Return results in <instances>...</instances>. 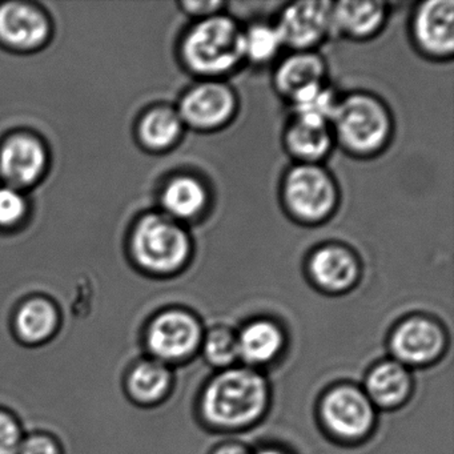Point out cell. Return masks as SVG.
<instances>
[{"mask_svg":"<svg viewBox=\"0 0 454 454\" xmlns=\"http://www.w3.org/2000/svg\"><path fill=\"white\" fill-rule=\"evenodd\" d=\"M270 400L267 381L248 368L225 369L209 381L201 395L204 419L220 429H241L256 422Z\"/></svg>","mask_w":454,"mask_h":454,"instance_id":"6da1fadb","label":"cell"},{"mask_svg":"<svg viewBox=\"0 0 454 454\" xmlns=\"http://www.w3.org/2000/svg\"><path fill=\"white\" fill-rule=\"evenodd\" d=\"M243 28L225 12L196 20L185 33L180 54L188 71L200 79H220L244 63Z\"/></svg>","mask_w":454,"mask_h":454,"instance_id":"7a4b0ae2","label":"cell"},{"mask_svg":"<svg viewBox=\"0 0 454 454\" xmlns=\"http://www.w3.org/2000/svg\"><path fill=\"white\" fill-rule=\"evenodd\" d=\"M334 142L355 158L380 155L393 137L389 107L376 95L356 91L337 99L331 118Z\"/></svg>","mask_w":454,"mask_h":454,"instance_id":"3957f363","label":"cell"},{"mask_svg":"<svg viewBox=\"0 0 454 454\" xmlns=\"http://www.w3.org/2000/svg\"><path fill=\"white\" fill-rule=\"evenodd\" d=\"M280 196L286 214L304 225L328 222L340 203L339 185L323 164L289 167L281 182Z\"/></svg>","mask_w":454,"mask_h":454,"instance_id":"277c9868","label":"cell"},{"mask_svg":"<svg viewBox=\"0 0 454 454\" xmlns=\"http://www.w3.org/2000/svg\"><path fill=\"white\" fill-rule=\"evenodd\" d=\"M132 249L145 270L175 273L190 262L193 241L182 223L164 214L148 215L135 231Z\"/></svg>","mask_w":454,"mask_h":454,"instance_id":"5b68a950","label":"cell"},{"mask_svg":"<svg viewBox=\"0 0 454 454\" xmlns=\"http://www.w3.org/2000/svg\"><path fill=\"white\" fill-rule=\"evenodd\" d=\"M176 111L184 126L195 131H219L235 119L238 95L227 82L200 79L184 92Z\"/></svg>","mask_w":454,"mask_h":454,"instance_id":"8992f818","label":"cell"},{"mask_svg":"<svg viewBox=\"0 0 454 454\" xmlns=\"http://www.w3.org/2000/svg\"><path fill=\"white\" fill-rule=\"evenodd\" d=\"M333 2H296L281 10L276 28L284 49L291 51H316L333 34Z\"/></svg>","mask_w":454,"mask_h":454,"instance_id":"52a82bcc","label":"cell"},{"mask_svg":"<svg viewBox=\"0 0 454 454\" xmlns=\"http://www.w3.org/2000/svg\"><path fill=\"white\" fill-rule=\"evenodd\" d=\"M321 419L326 429L342 440H360L374 425V405L365 392L352 385L329 390L321 403Z\"/></svg>","mask_w":454,"mask_h":454,"instance_id":"ba28073f","label":"cell"},{"mask_svg":"<svg viewBox=\"0 0 454 454\" xmlns=\"http://www.w3.org/2000/svg\"><path fill=\"white\" fill-rule=\"evenodd\" d=\"M411 36L419 54L450 60L454 54V2L427 0L411 12Z\"/></svg>","mask_w":454,"mask_h":454,"instance_id":"9c48e42d","label":"cell"},{"mask_svg":"<svg viewBox=\"0 0 454 454\" xmlns=\"http://www.w3.org/2000/svg\"><path fill=\"white\" fill-rule=\"evenodd\" d=\"M147 342L151 352L164 363L185 360L203 342V328L187 310H166L151 324Z\"/></svg>","mask_w":454,"mask_h":454,"instance_id":"30bf717a","label":"cell"},{"mask_svg":"<svg viewBox=\"0 0 454 454\" xmlns=\"http://www.w3.org/2000/svg\"><path fill=\"white\" fill-rule=\"evenodd\" d=\"M445 342L440 324L425 316H413L395 326L390 336V349L403 365L421 366L437 360Z\"/></svg>","mask_w":454,"mask_h":454,"instance_id":"8fae6325","label":"cell"},{"mask_svg":"<svg viewBox=\"0 0 454 454\" xmlns=\"http://www.w3.org/2000/svg\"><path fill=\"white\" fill-rule=\"evenodd\" d=\"M307 273L316 288L344 294L360 280L361 262L356 252L344 244H323L308 254Z\"/></svg>","mask_w":454,"mask_h":454,"instance_id":"7c38bea8","label":"cell"},{"mask_svg":"<svg viewBox=\"0 0 454 454\" xmlns=\"http://www.w3.org/2000/svg\"><path fill=\"white\" fill-rule=\"evenodd\" d=\"M283 142L294 163L305 164H323L336 145L331 121L294 114L284 129Z\"/></svg>","mask_w":454,"mask_h":454,"instance_id":"4fadbf2b","label":"cell"},{"mask_svg":"<svg viewBox=\"0 0 454 454\" xmlns=\"http://www.w3.org/2000/svg\"><path fill=\"white\" fill-rule=\"evenodd\" d=\"M326 78L328 66L317 51H292L276 66L273 86L289 103L304 92L328 83Z\"/></svg>","mask_w":454,"mask_h":454,"instance_id":"5bb4252c","label":"cell"},{"mask_svg":"<svg viewBox=\"0 0 454 454\" xmlns=\"http://www.w3.org/2000/svg\"><path fill=\"white\" fill-rule=\"evenodd\" d=\"M390 6L384 2L344 0L332 4L333 33L364 42L381 33L389 20Z\"/></svg>","mask_w":454,"mask_h":454,"instance_id":"9a60e30c","label":"cell"},{"mask_svg":"<svg viewBox=\"0 0 454 454\" xmlns=\"http://www.w3.org/2000/svg\"><path fill=\"white\" fill-rule=\"evenodd\" d=\"M164 215L185 224L201 219L211 206L208 184L192 174L176 175L161 193Z\"/></svg>","mask_w":454,"mask_h":454,"instance_id":"2e32d148","label":"cell"},{"mask_svg":"<svg viewBox=\"0 0 454 454\" xmlns=\"http://www.w3.org/2000/svg\"><path fill=\"white\" fill-rule=\"evenodd\" d=\"M46 164V153L41 143L33 137H12L0 153V168L12 184L27 185L41 176Z\"/></svg>","mask_w":454,"mask_h":454,"instance_id":"e0dca14e","label":"cell"},{"mask_svg":"<svg viewBox=\"0 0 454 454\" xmlns=\"http://www.w3.org/2000/svg\"><path fill=\"white\" fill-rule=\"evenodd\" d=\"M49 26L43 15L20 4L0 7V39L15 47L31 49L46 41Z\"/></svg>","mask_w":454,"mask_h":454,"instance_id":"ac0fdd59","label":"cell"},{"mask_svg":"<svg viewBox=\"0 0 454 454\" xmlns=\"http://www.w3.org/2000/svg\"><path fill=\"white\" fill-rule=\"evenodd\" d=\"M366 395L373 405L390 409L408 400L411 376L408 368L395 360L377 364L366 377Z\"/></svg>","mask_w":454,"mask_h":454,"instance_id":"d6986e66","label":"cell"},{"mask_svg":"<svg viewBox=\"0 0 454 454\" xmlns=\"http://www.w3.org/2000/svg\"><path fill=\"white\" fill-rule=\"evenodd\" d=\"M238 341L239 357L251 365L272 363L286 344L283 329L268 318H257L247 324L238 334Z\"/></svg>","mask_w":454,"mask_h":454,"instance_id":"ffe728a7","label":"cell"},{"mask_svg":"<svg viewBox=\"0 0 454 454\" xmlns=\"http://www.w3.org/2000/svg\"><path fill=\"white\" fill-rule=\"evenodd\" d=\"M244 62L267 66L278 59L284 50L280 34L275 23L254 22L243 28Z\"/></svg>","mask_w":454,"mask_h":454,"instance_id":"44dd1931","label":"cell"},{"mask_svg":"<svg viewBox=\"0 0 454 454\" xmlns=\"http://www.w3.org/2000/svg\"><path fill=\"white\" fill-rule=\"evenodd\" d=\"M184 123L176 110L159 107L151 111L142 121L140 135L151 150L164 151L174 147L184 131Z\"/></svg>","mask_w":454,"mask_h":454,"instance_id":"7402d4cb","label":"cell"},{"mask_svg":"<svg viewBox=\"0 0 454 454\" xmlns=\"http://www.w3.org/2000/svg\"><path fill=\"white\" fill-rule=\"evenodd\" d=\"M169 385L171 373L161 361H143L129 374V392L140 403H151L160 400Z\"/></svg>","mask_w":454,"mask_h":454,"instance_id":"603a6c76","label":"cell"},{"mask_svg":"<svg viewBox=\"0 0 454 454\" xmlns=\"http://www.w3.org/2000/svg\"><path fill=\"white\" fill-rule=\"evenodd\" d=\"M57 324V310L46 300H31L17 316L18 333L27 342H42L49 339Z\"/></svg>","mask_w":454,"mask_h":454,"instance_id":"cb8c5ba5","label":"cell"},{"mask_svg":"<svg viewBox=\"0 0 454 454\" xmlns=\"http://www.w3.org/2000/svg\"><path fill=\"white\" fill-rule=\"evenodd\" d=\"M203 349L209 364L225 368L239 358L238 334L225 326H217L203 339Z\"/></svg>","mask_w":454,"mask_h":454,"instance_id":"d4e9b609","label":"cell"},{"mask_svg":"<svg viewBox=\"0 0 454 454\" xmlns=\"http://www.w3.org/2000/svg\"><path fill=\"white\" fill-rule=\"evenodd\" d=\"M26 212V201L17 190L0 188V225H12L22 219Z\"/></svg>","mask_w":454,"mask_h":454,"instance_id":"484cf974","label":"cell"},{"mask_svg":"<svg viewBox=\"0 0 454 454\" xmlns=\"http://www.w3.org/2000/svg\"><path fill=\"white\" fill-rule=\"evenodd\" d=\"M22 445V435L17 422L0 411V454H18Z\"/></svg>","mask_w":454,"mask_h":454,"instance_id":"4316f807","label":"cell"},{"mask_svg":"<svg viewBox=\"0 0 454 454\" xmlns=\"http://www.w3.org/2000/svg\"><path fill=\"white\" fill-rule=\"evenodd\" d=\"M180 6H182L183 12L185 14L191 15V17L199 20L219 14V12H224L227 4H224V2H206V0H200V2H183Z\"/></svg>","mask_w":454,"mask_h":454,"instance_id":"83f0119b","label":"cell"},{"mask_svg":"<svg viewBox=\"0 0 454 454\" xmlns=\"http://www.w3.org/2000/svg\"><path fill=\"white\" fill-rule=\"evenodd\" d=\"M18 454H59L57 443L46 435H33L22 441Z\"/></svg>","mask_w":454,"mask_h":454,"instance_id":"f1b7e54d","label":"cell"},{"mask_svg":"<svg viewBox=\"0 0 454 454\" xmlns=\"http://www.w3.org/2000/svg\"><path fill=\"white\" fill-rule=\"evenodd\" d=\"M214 454H249V451L247 450L246 446L232 442L220 446L214 451Z\"/></svg>","mask_w":454,"mask_h":454,"instance_id":"f546056e","label":"cell"},{"mask_svg":"<svg viewBox=\"0 0 454 454\" xmlns=\"http://www.w3.org/2000/svg\"><path fill=\"white\" fill-rule=\"evenodd\" d=\"M254 454H286L283 450H280V449L276 448H264L260 449V450H257L256 453Z\"/></svg>","mask_w":454,"mask_h":454,"instance_id":"4dcf8cb0","label":"cell"}]
</instances>
